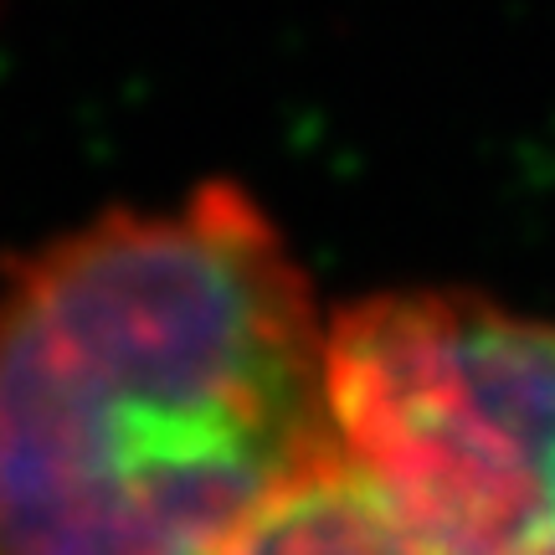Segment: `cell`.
I'll return each mask as SVG.
<instances>
[{
    "label": "cell",
    "instance_id": "cell-2",
    "mask_svg": "<svg viewBox=\"0 0 555 555\" xmlns=\"http://www.w3.org/2000/svg\"><path fill=\"white\" fill-rule=\"evenodd\" d=\"M339 453L433 555H509L555 499V324L468 288L335 309Z\"/></svg>",
    "mask_w": 555,
    "mask_h": 555
},
{
    "label": "cell",
    "instance_id": "cell-4",
    "mask_svg": "<svg viewBox=\"0 0 555 555\" xmlns=\"http://www.w3.org/2000/svg\"><path fill=\"white\" fill-rule=\"evenodd\" d=\"M515 555H555V504H551V515H545L535 530H530V535L519 540Z\"/></svg>",
    "mask_w": 555,
    "mask_h": 555
},
{
    "label": "cell",
    "instance_id": "cell-3",
    "mask_svg": "<svg viewBox=\"0 0 555 555\" xmlns=\"http://www.w3.org/2000/svg\"><path fill=\"white\" fill-rule=\"evenodd\" d=\"M217 555H433L365 478L335 457L268 504Z\"/></svg>",
    "mask_w": 555,
    "mask_h": 555
},
{
    "label": "cell",
    "instance_id": "cell-1",
    "mask_svg": "<svg viewBox=\"0 0 555 555\" xmlns=\"http://www.w3.org/2000/svg\"><path fill=\"white\" fill-rule=\"evenodd\" d=\"M314 288L211 180L0 278V555H217L339 453Z\"/></svg>",
    "mask_w": 555,
    "mask_h": 555
}]
</instances>
